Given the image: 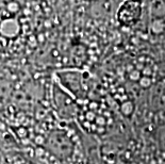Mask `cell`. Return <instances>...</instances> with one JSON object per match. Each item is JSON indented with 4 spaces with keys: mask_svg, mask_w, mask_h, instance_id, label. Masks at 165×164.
I'll return each mask as SVG.
<instances>
[{
    "mask_svg": "<svg viewBox=\"0 0 165 164\" xmlns=\"http://www.w3.org/2000/svg\"><path fill=\"white\" fill-rule=\"evenodd\" d=\"M142 5L139 2H125L120 5L117 12V19L122 26H130L136 23L141 18Z\"/></svg>",
    "mask_w": 165,
    "mask_h": 164,
    "instance_id": "obj_1",
    "label": "cell"
},
{
    "mask_svg": "<svg viewBox=\"0 0 165 164\" xmlns=\"http://www.w3.org/2000/svg\"><path fill=\"white\" fill-rule=\"evenodd\" d=\"M141 74L139 72H133L132 74L130 75V79L131 80H141Z\"/></svg>",
    "mask_w": 165,
    "mask_h": 164,
    "instance_id": "obj_2",
    "label": "cell"
}]
</instances>
